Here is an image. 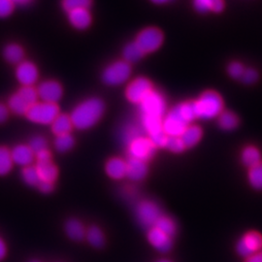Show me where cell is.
Instances as JSON below:
<instances>
[{
	"label": "cell",
	"instance_id": "5",
	"mask_svg": "<svg viewBox=\"0 0 262 262\" xmlns=\"http://www.w3.org/2000/svg\"><path fill=\"white\" fill-rule=\"evenodd\" d=\"M141 115L161 118L165 114L166 103L163 95L157 91H151L140 104Z\"/></svg>",
	"mask_w": 262,
	"mask_h": 262
},
{
	"label": "cell",
	"instance_id": "27",
	"mask_svg": "<svg viewBox=\"0 0 262 262\" xmlns=\"http://www.w3.org/2000/svg\"><path fill=\"white\" fill-rule=\"evenodd\" d=\"M219 125L222 129L224 130H233L235 129L238 124H239V120L234 113L229 112V111H223L221 115L219 116Z\"/></svg>",
	"mask_w": 262,
	"mask_h": 262
},
{
	"label": "cell",
	"instance_id": "21",
	"mask_svg": "<svg viewBox=\"0 0 262 262\" xmlns=\"http://www.w3.org/2000/svg\"><path fill=\"white\" fill-rule=\"evenodd\" d=\"M52 125V131L56 134V136L69 134L72 128L73 123L69 116L67 115H58L56 120L51 124Z\"/></svg>",
	"mask_w": 262,
	"mask_h": 262
},
{
	"label": "cell",
	"instance_id": "33",
	"mask_svg": "<svg viewBox=\"0 0 262 262\" xmlns=\"http://www.w3.org/2000/svg\"><path fill=\"white\" fill-rule=\"evenodd\" d=\"M11 151L5 147H0V176H5L13 167Z\"/></svg>",
	"mask_w": 262,
	"mask_h": 262
},
{
	"label": "cell",
	"instance_id": "23",
	"mask_svg": "<svg viewBox=\"0 0 262 262\" xmlns=\"http://www.w3.org/2000/svg\"><path fill=\"white\" fill-rule=\"evenodd\" d=\"M142 126L149 134V137L162 132V119L152 116L141 115Z\"/></svg>",
	"mask_w": 262,
	"mask_h": 262
},
{
	"label": "cell",
	"instance_id": "41",
	"mask_svg": "<svg viewBox=\"0 0 262 262\" xmlns=\"http://www.w3.org/2000/svg\"><path fill=\"white\" fill-rule=\"evenodd\" d=\"M228 74L231 76L234 79H241V77L243 75L245 68L240 62H232L228 66Z\"/></svg>",
	"mask_w": 262,
	"mask_h": 262
},
{
	"label": "cell",
	"instance_id": "6",
	"mask_svg": "<svg viewBox=\"0 0 262 262\" xmlns=\"http://www.w3.org/2000/svg\"><path fill=\"white\" fill-rule=\"evenodd\" d=\"M187 124L176 106L162 120V130L168 137H180L187 128Z\"/></svg>",
	"mask_w": 262,
	"mask_h": 262
},
{
	"label": "cell",
	"instance_id": "29",
	"mask_svg": "<svg viewBox=\"0 0 262 262\" xmlns=\"http://www.w3.org/2000/svg\"><path fill=\"white\" fill-rule=\"evenodd\" d=\"M85 238L94 248H101L105 243L103 232L97 226L90 227L85 232Z\"/></svg>",
	"mask_w": 262,
	"mask_h": 262
},
{
	"label": "cell",
	"instance_id": "20",
	"mask_svg": "<svg viewBox=\"0 0 262 262\" xmlns=\"http://www.w3.org/2000/svg\"><path fill=\"white\" fill-rule=\"evenodd\" d=\"M180 137L186 148H191L194 147L201 139L202 130L198 125H187Z\"/></svg>",
	"mask_w": 262,
	"mask_h": 262
},
{
	"label": "cell",
	"instance_id": "7",
	"mask_svg": "<svg viewBox=\"0 0 262 262\" xmlns=\"http://www.w3.org/2000/svg\"><path fill=\"white\" fill-rule=\"evenodd\" d=\"M135 42L144 52V54L151 53L161 46L163 42V34L158 28H146L138 34Z\"/></svg>",
	"mask_w": 262,
	"mask_h": 262
},
{
	"label": "cell",
	"instance_id": "24",
	"mask_svg": "<svg viewBox=\"0 0 262 262\" xmlns=\"http://www.w3.org/2000/svg\"><path fill=\"white\" fill-rule=\"evenodd\" d=\"M66 234L74 241H81L85 237V228L78 220H69L66 225Z\"/></svg>",
	"mask_w": 262,
	"mask_h": 262
},
{
	"label": "cell",
	"instance_id": "14",
	"mask_svg": "<svg viewBox=\"0 0 262 262\" xmlns=\"http://www.w3.org/2000/svg\"><path fill=\"white\" fill-rule=\"evenodd\" d=\"M148 239L150 245L160 253H167L172 247V239L157 227H150L148 232Z\"/></svg>",
	"mask_w": 262,
	"mask_h": 262
},
{
	"label": "cell",
	"instance_id": "13",
	"mask_svg": "<svg viewBox=\"0 0 262 262\" xmlns=\"http://www.w3.org/2000/svg\"><path fill=\"white\" fill-rule=\"evenodd\" d=\"M16 77L23 86H32L37 82L39 71L34 63L30 61H21L17 66Z\"/></svg>",
	"mask_w": 262,
	"mask_h": 262
},
{
	"label": "cell",
	"instance_id": "12",
	"mask_svg": "<svg viewBox=\"0 0 262 262\" xmlns=\"http://www.w3.org/2000/svg\"><path fill=\"white\" fill-rule=\"evenodd\" d=\"M38 97L41 98L43 102L56 104L60 100L63 90L62 86L56 81H45L39 84L37 88Z\"/></svg>",
	"mask_w": 262,
	"mask_h": 262
},
{
	"label": "cell",
	"instance_id": "26",
	"mask_svg": "<svg viewBox=\"0 0 262 262\" xmlns=\"http://www.w3.org/2000/svg\"><path fill=\"white\" fill-rule=\"evenodd\" d=\"M242 162L246 166L252 168L261 162V154L257 148L249 146L242 151Z\"/></svg>",
	"mask_w": 262,
	"mask_h": 262
},
{
	"label": "cell",
	"instance_id": "35",
	"mask_svg": "<svg viewBox=\"0 0 262 262\" xmlns=\"http://www.w3.org/2000/svg\"><path fill=\"white\" fill-rule=\"evenodd\" d=\"M249 182L255 189H262V162L250 168Z\"/></svg>",
	"mask_w": 262,
	"mask_h": 262
},
{
	"label": "cell",
	"instance_id": "45",
	"mask_svg": "<svg viewBox=\"0 0 262 262\" xmlns=\"http://www.w3.org/2000/svg\"><path fill=\"white\" fill-rule=\"evenodd\" d=\"M38 188L44 192V193H50L53 188H54V183H50V182H45V181H41L40 184L38 185Z\"/></svg>",
	"mask_w": 262,
	"mask_h": 262
},
{
	"label": "cell",
	"instance_id": "46",
	"mask_svg": "<svg viewBox=\"0 0 262 262\" xmlns=\"http://www.w3.org/2000/svg\"><path fill=\"white\" fill-rule=\"evenodd\" d=\"M8 116H9L8 108L5 105L0 103V123L5 122L8 119Z\"/></svg>",
	"mask_w": 262,
	"mask_h": 262
},
{
	"label": "cell",
	"instance_id": "37",
	"mask_svg": "<svg viewBox=\"0 0 262 262\" xmlns=\"http://www.w3.org/2000/svg\"><path fill=\"white\" fill-rule=\"evenodd\" d=\"M18 94L28 102L30 107L37 102V90H35L33 86H23Z\"/></svg>",
	"mask_w": 262,
	"mask_h": 262
},
{
	"label": "cell",
	"instance_id": "17",
	"mask_svg": "<svg viewBox=\"0 0 262 262\" xmlns=\"http://www.w3.org/2000/svg\"><path fill=\"white\" fill-rule=\"evenodd\" d=\"M70 24L77 29H85L92 24V15L89 9L73 10L68 13Z\"/></svg>",
	"mask_w": 262,
	"mask_h": 262
},
{
	"label": "cell",
	"instance_id": "1",
	"mask_svg": "<svg viewBox=\"0 0 262 262\" xmlns=\"http://www.w3.org/2000/svg\"><path fill=\"white\" fill-rule=\"evenodd\" d=\"M105 106L99 98H89L78 104L70 115L73 126L84 130L94 126L103 116Z\"/></svg>",
	"mask_w": 262,
	"mask_h": 262
},
{
	"label": "cell",
	"instance_id": "36",
	"mask_svg": "<svg viewBox=\"0 0 262 262\" xmlns=\"http://www.w3.org/2000/svg\"><path fill=\"white\" fill-rule=\"evenodd\" d=\"M93 0H62V7L67 13L78 9H89Z\"/></svg>",
	"mask_w": 262,
	"mask_h": 262
},
{
	"label": "cell",
	"instance_id": "48",
	"mask_svg": "<svg viewBox=\"0 0 262 262\" xmlns=\"http://www.w3.org/2000/svg\"><path fill=\"white\" fill-rule=\"evenodd\" d=\"M246 262H262V251L248 257Z\"/></svg>",
	"mask_w": 262,
	"mask_h": 262
},
{
	"label": "cell",
	"instance_id": "52",
	"mask_svg": "<svg viewBox=\"0 0 262 262\" xmlns=\"http://www.w3.org/2000/svg\"><path fill=\"white\" fill-rule=\"evenodd\" d=\"M158 262H171L168 259H161V260H159Z\"/></svg>",
	"mask_w": 262,
	"mask_h": 262
},
{
	"label": "cell",
	"instance_id": "43",
	"mask_svg": "<svg viewBox=\"0 0 262 262\" xmlns=\"http://www.w3.org/2000/svg\"><path fill=\"white\" fill-rule=\"evenodd\" d=\"M258 79V74L257 72L252 69V68H249V69H245L244 71L243 75L241 77V80L243 81L245 84H251L255 83Z\"/></svg>",
	"mask_w": 262,
	"mask_h": 262
},
{
	"label": "cell",
	"instance_id": "11",
	"mask_svg": "<svg viewBox=\"0 0 262 262\" xmlns=\"http://www.w3.org/2000/svg\"><path fill=\"white\" fill-rule=\"evenodd\" d=\"M261 249L262 236L253 231L244 235L237 244V252L247 258L260 252Z\"/></svg>",
	"mask_w": 262,
	"mask_h": 262
},
{
	"label": "cell",
	"instance_id": "8",
	"mask_svg": "<svg viewBox=\"0 0 262 262\" xmlns=\"http://www.w3.org/2000/svg\"><path fill=\"white\" fill-rule=\"evenodd\" d=\"M155 152L156 146L150 138L140 136L128 144V154L130 159H139L146 162L154 157Z\"/></svg>",
	"mask_w": 262,
	"mask_h": 262
},
{
	"label": "cell",
	"instance_id": "40",
	"mask_svg": "<svg viewBox=\"0 0 262 262\" xmlns=\"http://www.w3.org/2000/svg\"><path fill=\"white\" fill-rule=\"evenodd\" d=\"M122 140L124 141L127 145L130 143L131 141L136 139L137 137H140L139 135V130L135 126H129L126 127L123 132H122Z\"/></svg>",
	"mask_w": 262,
	"mask_h": 262
},
{
	"label": "cell",
	"instance_id": "34",
	"mask_svg": "<svg viewBox=\"0 0 262 262\" xmlns=\"http://www.w3.org/2000/svg\"><path fill=\"white\" fill-rule=\"evenodd\" d=\"M74 144H75V140L70 133L56 136L55 140V147L59 152H66L71 150L74 147Z\"/></svg>",
	"mask_w": 262,
	"mask_h": 262
},
{
	"label": "cell",
	"instance_id": "10",
	"mask_svg": "<svg viewBox=\"0 0 262 262\" xmlns=\"http://www.w3.org/2000/svg\"><path fill=\"white\" fill-rule=\"evenodd\" d=\"M152 91L151 83L146 78H137L128 84L126 98L132 103L140 104L143 99Z\"/></svg>",
	"mask_w": 262,
	"mask_h": 262
},
{
	"label": "cell",
	"instance_id": "39",
	"mask_svg": "<svg viewBox=\"0 0 262 262\" xmlns=\"http://www.w3.org/2000/svg\"><path fill=\"white\" fill-rule=\"evenodd\" d=\"M29 148L36 155L41 150H47V141L42 136H35L30 141Z\"/></svg>",
	"mask_w": 262,
	"mask_h": 262
},
{
	"label": "cell",
	"instance_id": "18",
	"mask_svg": "<svg viewBox=\"0 0 262 262\" xmlns=\"http://www.w3.org/2000/svg\"><path fill=\"white\" fill-rule=\"evenodd\" d=\"M106 173L114 180H121L126 175V162L122 159L114 158L106 163Z\"/></svg>",
	"mask_w": 262,
	"mask_h": 262
},
{
	"label": "cell",
	"instance_id": "38",
	"mask_svg": "<svg viewBox=\"0 0 262 262\" xmlns=\"http://www.w3.org/2000/svg\"><path fill=\"white\" fill-rule=\"evenodd\" d=\"M165 148L173 152H182L186 149L181 137H167Z\"/></svg>",
	"mask_w": 262,
	"mask_h": 262
},
{
	"label": "cell",
	"instance_id": "31",
	"mask_svg": "<svg viewBox=\"0 0 262 262\" xmlns=\"http://www.w3.org/2000/svg\"><path fill=\"white\" fill-rule=\"evenodd\" d=\"M143 55H144V52L141 50L136 42L127 44L123 49L124 61H126L127 63L138 61Z\"/></svg>",
	"mask_w": 262,
	"mask_h": 262
},
{
	"label": "cell",
	"instance_id": "19",
	"mask_svg": "<svg viewBox=\"0 0 262 262\" xmlns=\"http://www.w3.org/2000/svg\"><path fill=\"white\" fill-rule=\"evenodd\" d=\"M36 168L41 181L50 183H54V181H56L57 177V169L56 165L52 162V160L37 161Z\"/></svg>",
	"mask_w": 262,
	"mask_h": 262
},
{
	"label": "cell",
	"instance_id": "4",
	"mask_svg": "<svg viewBox=\"0 0 262 262\" xmlns=\"http://www.w3.org/2000/svg\"><path fill=\"white\" fill-rule=\"evenodd\" d=\"M131 75V66L126 61H116L103 71L102 80L108 85H119L128 80Z\"/></svg>",
	"mask_w": 262,
	"mask_h": 262
},
{
	"label": "cell",
	"instance_id": "53",
	"mask_svg": "<svg viewBox=\"0 0 262 262\" xmlns=\"http://www.w3.org/2000/svg\"><path fill=\"white\" fill-rule=\"evenodd\" d=\"M31 262H40V261H38V260H33V261H31Z\"/></svg>",
	"mask_w": 262,
	"mask_h": 262
},
{
	"label": "cell",
	"instance_id": "25",
	"mask_svg": "<svg viewBox=\"0 0 262 262\" xmlns=\"http://www.w3.org/2000/svg\"><path fill=\"white\" fill-rule=\"evenodd\" d=\"M3 56L5 57V59L12 63V64H19L25 56V52L23 50V48L17 45V44H10L8 46H6L3 52Z\"/></svg>",
	"mask_w": 262,
	"mask_h": 262
},
{
	"label": "cell",
	"instance_id": "32",
	"mask_svg": "<svg viewBox=\"0 0 262 262\" xmlns=\"http://www.w3.org/2000/svg\"><path fill=\"white\" fill-rule=\"evenodd\" d=\"M21 178L26 184H28V186H31V187H38V185L41 182L36 166H32V165L23 169Z\"/></svg>",
	"mask_w": 262,
	"mask_h": 262
},
{
	"label": "cell",
	"instance_id": "49",
	"mask_svg": "<svg viewBox=\"0 0 262 262\" xmlns=\"http://www.w3.org/2000/svg\"><path fill=\"white\" fill-rule=\"evenodd\" d=\"M7 253V249H6V245L3 242V240L0 238V260H2Z\"/></svg>",
	"mask_w": 262,
	"mask_h": 262
},
{
	"label": "cell",
	"instance_id": "47",
	"mask_svg": "<svg viewBox=\"0 0 262 262\" xmlns=\"http://www.w3.org/2000/svg\"><path fill=\"white\" fill-rule=\"evenodd\" d=\"M37 161H47L51 160V154L48 150H41L40 152H38L35 155Z\"/></svg>",
	"mask_w": 262,
	"mask_h": 262
},
{
	"label": "cell",
	"instance_id": "3",
	"mask_svg": "<svg viewBox=\"0 0 262 262\" xmlns=\"http://www.w3.org/2000/svg\"><path fill=\"white\" fill-rule=\"evenodd\" d=\"M30 122L38 124H52L59 115V109L56 104L47 102H36L33 104L26 114Z\"/></svg>",
	"mask_w": 262,
	"mask_h": 262
},
{
	"label": "cell",
	"instance_id": "42",
	"mask_svg": "<svg viewBox=\"0 0 262 262\" xmlns=\"http://www.w3.org/2000/svg\"><path fill=\"white\" fill-rule=\"evenodd\" d=\"M14 10V3L11 0H0V18H6Z\"/></svg>",
	"mask_w": 262,
	"mask_h": 262
},
{
	"label": "cell",
	"instance_id": "9",
	"mask_svg": "<svg viewBox=\"0 0 262 262\" xmlns=\"http://www.w3.org/2000/svg\"><path fill=\"white\" fill-rule=\"evenodd\" d=\"M161 215L159 207L149 200L141 201L136 207V216L145 227H154Z\"/></svg>",
	"mask_w": 262,
	"mask_h": 262
},
{
	"label": "cell",
	"instance_id": "28",
	"mask_svg": "<svg viewBox=\"0 0 262 262\" xmlns=\"http://www.w3.org/2000/svg\"><path fill=\"white\" fill-rule=\"evenodd\" d=\"M8 106L10 110L17 115H26L28 113V109L30 108L28 102L18 93L13 94L10 97Z\"/></svg>",
	"mask_w": 262,
	"mask_h": 262
},
{
	"label": "cell",
	"instance_id": "2",
	"mask_svg": "<svg viewBox=\"0 0 262 262\" xmlns=\"http://www.w3.org/2000/svg\"><path fill=\"white\" fill-rule=\"evenodd\" d=\"M224 109L222 97L215 92H206L194 102V110L198 119L211 120L221 115Z\"/></svg>",
	"mask_w": 262,
	"mask_h": 262
},
{
	"label": "cell",
	"instance_id": "50",
	"mask_svg": "<svg viewBox=\"0 0 262 262\" xmlns=\"http://www.w3.org/2000/svg\"><path fill=\"white\" fill-rule=\"evenodd\" d=\"M150 1L156 3V4H165V3H168V2L172 1V0H150Z\"/></svg>",
	"mask_w": 262,
	"mask_h": 262
},
{
	"label": "cell",
	"instance_id": "44",
	"mask_svg": "<svg viewBox=\"0 0 262 262\" xmlns=\"http://www.w3.org/2000/svg\"><path fill=\"white\" fill-rule=\"evenodd\" d=\"M167 135L162 131L160 133H158L156 135H152L149 137L150 141L152 142V144L157 147H165V144H166V141H167Z\"/></svg>",
	"mask_w": 262,
	"mask_h": 262
},
{
	"label": "cell",
	"instance_id": "22",
	"mask_svg": "<svg viewBox=\"0 0 262 262\" xmlns=\"http://www.w3.org/2000/svg\"><path fill=\"white\" fill-rule=\"evenodd\" d=\"M193 5L199 13H207L210 11L220 13L225 8L224 0H193Z\"/></svg>",
	"mask_w": 262,
	"mask_h": 262
},
{
	"label": "cell",
	"instance_id": "30",
	"mask_svg": "<svg viewBox=\"0 0 262 262\" xmlns=\"http://www.w3.org/2000/svg\"><path fill=\"white\" fill-rule=\"evenodd\" d=\"M155 227H157L160 231H162L163 233L168 235L170 237L175 235L177 231V225L175 222L166 215H161L156 223Z\"/></svg>",
	"mask_w": 262,
	"mask_h": 262
},
{
	"label": "cell",
	"instance_id": "16",
	"mask_svg": "<svg viewBox=\"0 0 262 262\" xmlns=\"http://www.w3.org/2000/svg\"><path fill=\"white\" fill-rule=\"evenodd\" d=\"M148 174V166L145 161L136 159H129L126 162V177L131 181H142Z\"/></svg>",
	"mask_w": 262,
	"mask_h": 262
},
{
	"label": "cell",
	"instance_id": "15",
	"mask_svg": "<svg viewBox=\"0 0 262 262\" xmlns=\"http://www.w3.org/2000/svg\"><path fill=\"white\" fill-rule=\"evenodd\" d=\"M11 157L13 163H16L17 165L25 168L31 165L35 158V154L29 148V146L18 145L11 150Z\"/></svg>",
	"mask_w": 262,
	"mask_h": 262
},
{
	"label": "cell",
	"instance_id": "51",
	"mask_svg": "<svg viewBox=\"0 0 262 262\" xmlns=\"http://www.w3.org/2000/svg\"><path fill=\"white\" fill-rule=\"evenodd\" d=\"M13 3H19V4H26L29 2L30 0H11Z\"/></svg>",
	"mask_w": 262,
	"mask_h": 262
}]
</instances>
